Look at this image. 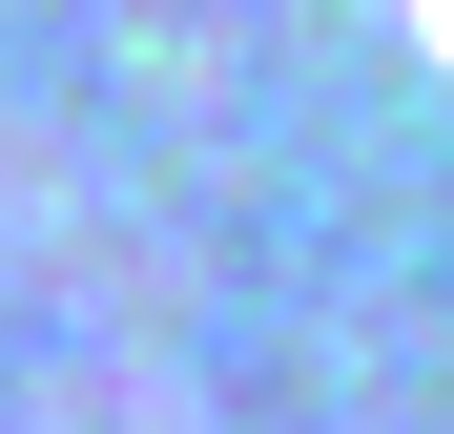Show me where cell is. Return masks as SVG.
I'll return each instance as SVG.
<instances>
[{
  "label": "cell",
  "instance_id": "6da1fadb",
  "mask_svg": "<svg viewBox=\"0 0 454 434\" xmlns=\"http://www.w3.org/2000/svg\"><path fill=\"white\" fill-rule=\"evenodd\" d=\"M434 21H454V0H434Z\"/></svg>",
  "mask_w": 454,
  "mask_h": 434
}]
</instances>
